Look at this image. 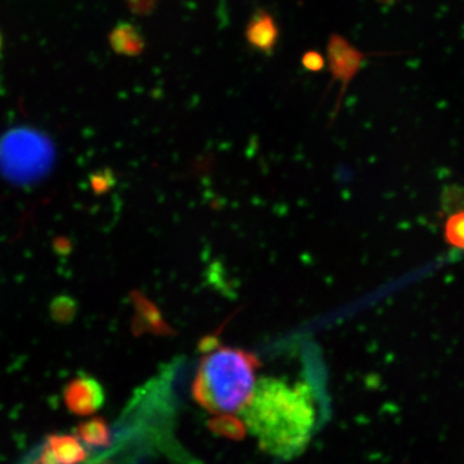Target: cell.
Listing matches in <instances>:
<instances>
[{"label": "cell", "instance_id": "1", "mask_svg": "<svg viewBox=\"0 0 464 464\" xmlns=\"http://www.w3.org/2000/svg\"><path fill=\"white\" fill-rule=\"evenodd\" d=\"M248 432L262 451L293 459L306 450L316 424L313 390L304 382L264 377L256 384L248 404L240 411Z\"/></svg>", "mask_w": 464, "mask_h": 464}, {"label": "cell", "instance_id": "2", "mask_svg": "<svg viewBox=\"0 0 464 464\" xmlns=\"http://www.w3.org/2000/svg\"><path fill=\"white\" fill-rule=\"evenodd\" d=\"M206 346L192 383V398L212 414L241 411L258 382L257 355L239 347Z\"/></svg>", "mask_w": 464, "mask_h": 464}, {"label": "cell", "instance_id": "3", "mask_svg": "<svg viewBox=\"0 0 464 464\" xmlns=\"http://www.w3.org/2000/svg\"><path fill=\"white\" fill-rule=\"evenodd\" d=\"M63 402L70 413L90 417L105 404V390L96 378L81 374L66 384Z\"/></svg>", "mask_w": 464, "mask_h": 464}, {"label": "cell", "instance_id": "4", "mask_svg": "<svg viewBox=\"0 0 464 464\" xmlns=\"http://www.w3.org/2000/svg\"><path fill=\"white\" fill-rule=\"evenodd\" d=\"M326 51H328L329 67H331L333 79L340 82L342 85V97L346 92L348 84L353 81L357 72L362 69L365 54L338 34H333Z\"/></svg>", "mask_w": 464, "mask_h": 464}, {"label": "cell", "instance_id": "5", "mask_svg": "<svg viewBox=\"0 0 464 464\" xmlns=\"http://www.w3.org/2000/svg\"><path fill=\"white\" fill-rule=\"evenodd\" d=\"M87 458V450L78 436L52 433L42 445L34 464H82Z\"/></svg>", "mask_w": 464, "mask_h": 464}, {"label": "cell", "instance_id": "6", "mask_svg": "<svg viewBox=\"0 0 464 464\" xmlns=\"http://www.w3.org/2000/svg\"><path fill=\"white\" fill-rule=\"evenodd\" d=\"M246 35V41L256 50L270 53L276 44L279 32L275 25L274 18L267 12L257 11L250 18Z\"/></svg>", "mask_w": 464, "mask_h": 464}, {"label": "cell", "instance_id": "7", "mask_svg": "<svg viewBox=\"0 0 464 464\" xmlns=\"http://www.w3.org/2000/svg\"><path fill=\"white\" fill-rule=\"evenodd\" d=\"M112 50L124 56H139L145 50L141 33L132 24L119 23L109 36Z\"/></svg>", "mask_w": 464, "mask_h": 464}, {"label": "cell", "instance_id": "8", "mask_svg": "<svg viewBox=\"0 0 464 464\" xmlns=\"http://www.w3.org/2000/svg\"><path fill=\"white\" fill-rule=\"evenodd\" d=\"M75 435L91 448H108L111 445L112 433L103 418L94 417L76 427Z\"/></svg>", "mask_w": 464, "mask_h": 464}, {"label": "cell", "instance_id": "9", "mask_svg": "<svg viewBox=\"0 0 464 464\" xmlns=\"http://www.w3.org/2000/svg\"><path fill=\"white\" fill-rule=\"evenodd\" d=\"M208 429L218 438L241 441L248 433L246 423L234 414H217L208 422Z\"/></svg>", "mask_w": 464, "mask_h": 464}, {"label": "cell", "instance_id": "10", "mask_svg": "<svg viewBox=\"0 0 464 464\" xmlns=\"http://www.w3.org/2000/svg\"><path fill=\"white\" fill-rule=\"evenodd\" d=\"M444 237L453 248L464 249V210L449 217L444 226Z\"/></svg>", "mask_w": 464, "mask_h": 464}, {"label": "cell", "instance_id": "11", "mask_svg": "<svg viewBox=\"0 0 464 464\" xmlns=\"http://www.w3.org/2000/svg\"><path fill=\"white\" fill-rule=\"evenodd\" d=\"M132 14L148 16L157 8L158 0H125Z\"/></svg>", "mask_w": 464, "mask_h": 464}, {"label": "cell", "instance_id": "12", "mask_svg": "<svg viewBox=\"0 0 464 464\" xmlns=\"http://www.w3.org/2000/svg\"><path fill=\"white\" fill-rule=\"evenodd\" d=\"M302 65L306 67L310 72H320L325 65V60L322 54L317 53L316 51H308L304 57H302Z\"/></svg>", "mask_w": 464, "mask_h": 464}, {"label": "cell", "instance_id": "13", "mask_svg": "<svg viewBox=\"0 0 464 464\" xmlns=\"http://www.w3.org/2000/svg\"><path fill=\"white\" fill-rule=\"evenodd\" d=\"M377 2L382 5H391L392 3H395L396 0H377Z\"/></svg>", "mask_w": 464, "mask_h": 464}, {"label": "cell", "instance_id": "14", "mask_svg": "<svg viewBox=\"0 0 464 464\" xmlns=\"http://www.w3.org/2000/svg\"><path fill=\"white\" fill-rule=\"evenodd\" d=\"M2 50H3V38H2V34H0V54H2Z\"/></svg>", "mask_w": 464, "mask_h": 464}]
</instances>
